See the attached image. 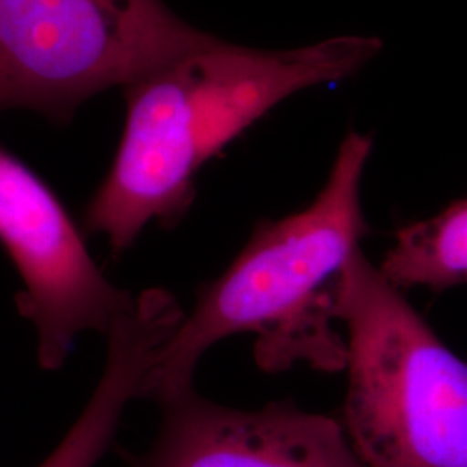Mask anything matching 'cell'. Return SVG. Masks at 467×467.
Here are the masks:
<instances>
[{"mask_svg": "<svg viewBox=\"0 0 467 467\" xmlns=\"http://www.w3.org/2000/svg\"><path fill=\"white\" fill-rule=\"evenodd\" d=\"M379 270L399 289L445 291L467 284V198L401 227Z\"/></svg>", "mask_w": 467, "mask_h": 467, "instance_id": "8", "label": "cell"}, {"mask_svg": "<svg viewBox=\"0 0 467 467\" xmlns=\"http://www.w3.org/2000/svg\"><path fill=\"white\" fill-rule=\"evenodd\" d=\"M336 318L347 331L341 424L368 467H467V362L355 251Z\"/></svg>", "mask_w": 467, "mask_h": 467, "instance_id": "3", "label": "cell"}, {"mask_svg": "<svg viewBox=\"0 0 467 467\" xmlns=\"http://www.w3.org/2000/svg\"><path fill=\"white\" fill-rule=\"evenodd\" d=\"M0 246L21 277L17 310L34 324L46 370L67 362L80 334H108L134 305L135 296L104 277L49 185L2 146Z\"/></svg>", "mask_w": 467, "mask_h": 467, "instance_id": "5", "label": "cell"}, {"mask_svg": "<svg viewBox=\"0 0 467 467\" xmlns=\"http://www.w3.org/2000/svg\"><path fill=\"white\" fill-rule=\"evenodd\" d=\"M182 318L184 310L167 289L150 287L135 296L106 334V364L90 400L56 451L36 467H96Z\"/></svg>", "mask_w": 467, "mask_h": 467, "instance_id": "7", "label": "cell"}, {"mask_svg": "<svg viewBox=\"0 0 467 467\" xmlns=\"http://www.w3.org/2000/svg\"><path fill=\"white\" fill-rule=\"evenodd\" d=\"M370 150L368 135L350 132L316 200L254 227L229 268L201 289L140 399L161 407L194 389L202 355L235 334L254 336V362L268 374L295 366L345 370L347 339L336 329V306L345 268L368 234L360 187Z\"/></svg>", "mask_w": 467, "mask_h": 467, "instance_id": "2", "label": "cell"}, {"mask_svg": "<svg viewBox=\"0 0 467 467\" xmlns=\"http://www.w3.org/2000/svg\"><path fill=\"white\" fill-rule=\"evenodd\" d=\"M150 449L132 467H368L341 420L293 401L243 410L206 400L194 389L161 405Z\"/></svg>", "mask_w": 467, "mask_h": 467, "instance_id": "6", "label": "cell"}, {"mask_svg": "<svg viewBox=\"0 0 467 467\" xmlns=\"http://www.w3.org/2000/svg\"><path fill=\"white\" fill-rule=\"evenodd\" d=\"M208 36L163 0H0V111L67 121Z\"/></svg>", "mask_w": 467, "mask_h": 467, "instance_id": "4", "label": "cell"}, {"mask_svg": "<svg viewBox=\"0 0 467 467\" xmlns=\"http://www.w3.org/2000/svg\"><path fill=\"white\" fill-rule=\"evenodd\" d=\"M381 42L336 36L300 49L258 50L208 36L125 85L115 161L87 208V227L129 250L158 222H179L201 168L283 100L353 75Z\"/></svg>", "mask_w": 467, "mask_h": 467, "instance_id": "1", "label": "cell"}]
</instances>
